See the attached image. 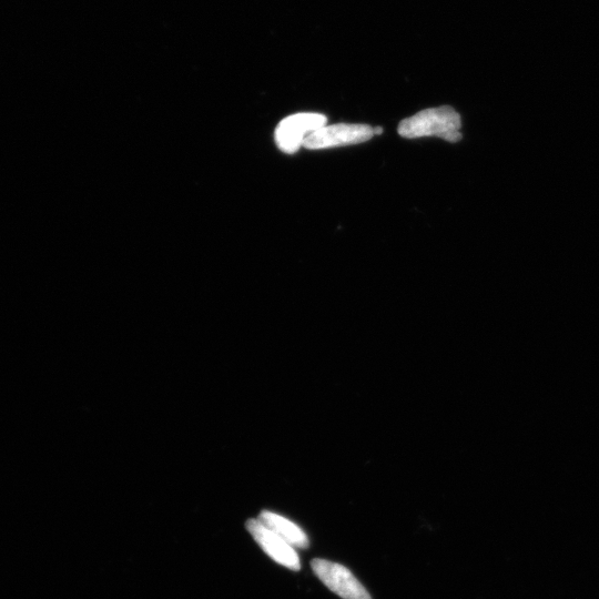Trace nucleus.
Wrapping results in <instances>:
<instances>
[{
    "label": "nucleus",
    "instance_id": "obj_5",
    "mask_svg": "<svg viewBox=\"0 0 599 599\" xmlns=\"http://www.w3.org/2000/svg\"><path fill=\"white\" fill-rule=\"evenodd\" d=\"M248 532L253 537L262 551L274 562L298 572L301 562L298 553L288 542L284 541L278 534L274 533L265 524L257 520H249L246 524Z\"/></svg>",
    "mask_w": 599,
    "mask_h": 599
},
{
    "label": "nucleus",
    "instance_id": "obj_2",
    "mask_svg": "<svg viewBox=\"0 0 599 599\" xmlns=\"http://www.w3.org/2000/svg\"><path fill=\"white\" fill-rule=\"evenodd\" d=\"M328 119L322 114L301 113L284 118L274 133L278 148L287 155L296 154L304 141L326 127Z\"/></svg>",
    "mask_w": 599,
    "mask_h": 599
},
{
    "label": "nucleus",
    "instance_id": "obj_7",
    "mask_svg": "<svg viewBox=\"0 0 599 599\" xmlns=\"http://www.w3.org/2000/svg\"><path fill=\"white\" fill-rule=\"evenodd\" d=\"M373 134H374V136L375 135H378V136L382 135L383 134V128H381V127L373 128Z\"/></svg>",
    "mask_w": 599,
    "mask_h": 599
},
{
    "label": "nucleus",
    "instance_id": "obj_3",
    "mask_svg": "<svg viewBox=\"0 0 599 599\" xmlns=\"http://www.w3.org/2000/svg\"><path fill=\"white\" fill-rule=\"evenodd\" d=\"M311 567L329 590L343 599H372L365 587L341 564L327 560H313Z\"/></svg>",
    "mask_w": 599,
    "mask_h": 599
},
{
    "label": "nucleus",
    "instance_id": "obj_4",
    "mask_svg": "<svg viewBox=\"0 0 599 599\" xmlns=\"http://www.w3.org/2000/svg\"><path fill=\"white\" fill-rule=\"evenodd\" d=\"M373 137V128L369 125L338 124L321 128L304 141L303 147L309 150H321L359 145Z\"/></svg>",
    "mask_w": 599,
    "mask_h": 599
},
{
    "label": "nucleus",
    "instance_id": "obj_1",
    "mask_svg": "<svg viewBox=\"0 0 599 599\" xmlns=\"http://www.w3.org/2000/svg\"><path fill=\"white\" fill-rule=\"evenodd\" d=\"M461 116L454 108L443 106L420 111L399 125V135L406 139L438 137L456 144L462 140Z\"/></svg>",
    "mask_w": 599,
    "mask_h": 599
},
{
    "label": "nucleus",
    "instance_id": "obj_6",
    "mask_svg": "<svg viewBox=\"0 0 599 599\" xmlns=\"http://www.w3.org/2000/svg\"><path fill=\"white\" fill-rule=\"evenodd\" d=\"M258 520L269 527L271 531L278 534L291 546L298 548L309 547L310 543L308 535L303 532L300 526L286 519V517L276 513L263 511Z\"/></svg>",
    "mask_w": 599,
    "mask_h": 599
}]
</instances>
